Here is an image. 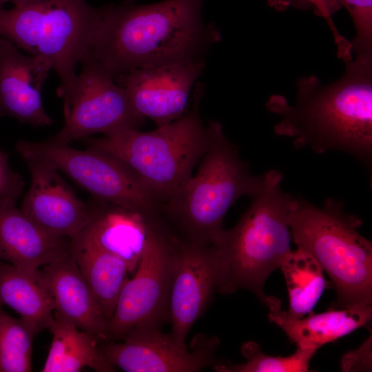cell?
Segmentation results:
<instances>
[{
  "label": "cell",
  "mask_w": 372,
  "mask_h": 372,
  "mask_svg": "<svg viewBox=\"0 0 372 372\" xmlns=\"http://www.w3.org/2000/svg\"><path fill=\"white\" fill-rule=\"evenodd\" d=\"M204 0H131L100 8L90 52L115 77L147 67L203 62L220 35L202 19Z\"/></svg>",
  "instance_id": "1"
},
{
  "label": "cell",
  "mask_w": 372,
  "mask_h": 372,
  "mask_svg": "<svg viewBox=\"0 0 372 372\" xmlns=\"http://www.w3.org/2000/svg\"><path fill=\"white\" fill-rule=\"evenodd\" d=\"M344 74L322 85L315 75L299 79L296 102L272 95L267 108L279 116L275 132L322 154L349 153L369 166L372 156V59L345 61Z\"/></svg>",
  "instance_id": "2"
},
{
  "label": "cell",
  "mask_w": 372,
  "mask_h": 372,
  "mask_svg": "<svg viewBox=\"0 0 372 372\" xmlns=\"http://www.w3.org/2000/svg\"><path fill=\"white\" fill-rule=\"evenodd\" d=\"M282 178L280 171L270 169L267 185L250 197L236 225L211 246L218 292L245 289L265 304V281L292 251L289 216L295 197L282 189Z\"/></svg>",
  "instance_id": "3"
},
{
  "label": "cell",
  "mask_w": 372,
  "mask_h": 372,
  "mask_svg": "<svg viewBox=\"0 0 372 372\" xmlns=\"http://www.w3.org/2000/svg\"><path fill=\"white\" fill-rule=\"evenodd\" d=\"M209 125L211 143L198 172L159 210L178 228L182 238L205 246L220 241L230 207L240 198L260 192L269 177V170L253 175L221 124L211 121Z\"/></svg>",
  "instance_id": "4"
},
{
  "label": "cell",
  "mask_w": 372,
  "mask_h": 372,
  "mask_svg": "<svg viewBox=\"0 0 372 372\" xmlns=\"http://www.w3.org/2000/svg\"><path fill=\"white\" fill-rule=\"evenodd\" d=\"M200 92L192 108L172 123L143 132L125 130L88 138V147L103 151L125 164L138 177L161 207L192 176L207 150L211 127L199 114Z\"/></svg>",
  "instance_id": "5"
},
{
  "label": "cell",
  "mask_w": 372,
  "mask_h": 372,
  "mask_svg": "<svg viewBox=\"0 0 372 372\" xmlns=\"http://www.w3.org/2000/svg\"><path fill=\"white\" fill-rule=\"evenodd\" d=\"M362 223L340 201L329 198L318 207L294 198L289 216L292 240L331 278L335 308L372 302V243L358 231Z\"/></svg>",
  "instance_id": "6"
},
{
  "label": "cell",
  "mask_w": 372,
  "mask_h": 372,
  "mask_svg": "<svg viewBox=\"0 0 372 372\" xmlns=\"http://www.w3.org/2000/svg\"><path fill=\"white\" fill-rule=\"evenodd\" d=\"M100 8L85 0H29L0 8V37L31 55L43 58L60 79L57 90L66 103L76 82V68L89 45Z\"/></svg>",
  "instance_id": "7"
},
{
  "label": "cell",
  "mask_w": 372,
  "mask_h": 372,
  "mask_svg": "<svg viewBox=\"0 0 372 372\" xmlns=\"http://www.w3.org/2000/svg\"><path fill=\"white\" fill-rule=\"evenodd\" d=\"M156 216L147 215L146 236L136 271L120 292L108 324V341L121 340L136 327L158 328L169 318L176 238L158 223Z\"/></svg>",
  "instance_id": "8"
},
{
  "label": "cell",
  "mask_w": 372,
  "mask_h": 372,
  "mask_svg": "<svg viewBox=\"0 0 372 372\" xmlns=\"http://www.w3.org/2000/svg\"><path fill=\"white\" fill-rule=\"evenodd\" d=\"M17 152L24 158L45 161L65 174L98 201L144 214H155L159 205L138 177L122 161L103 151L74 149L50 138L43 142L20 140Z\"/></svg>",
  "instance_id": "9"
},
{
  "label": "cell",
  "mask_w": 372,
  "mask_h": 372,
  "mask_svg": "<svg viewBox=\"0 0 372 372\" xmlns=\"http://www.w3.org/2000/svg\"><path fill=\"white\" fill-rule=\"evenodd\" d=\"M70 99L63 103L65 124L51 139L68 144L94 134L104 136L129 129L139 130L144 118L132 107L123 89L89 51L79 62Z\"/></svg>",
  "instance_id": "10"
},
{
  "label": "cell",
  "mask_w": 372,
  "mask_h": 372,
  "mask_svg": "<svg viewBox=\"0 0 372 372\" xmlns=\"http://www.w3.org/2000/svg\"><path fill=\"white\" fill-rule=\"evenodd\" d=\"M121 340L101 342L99 348L115 369L126 372H197L217 364L219 341L216 337L199 334L188 348L157 327H139Z\"/></svg>",
  "instance_id": "11"
},
{
  "label": "cell",
  "mask_w": 372,
  "mask_h": 372,
  "mask_svg": "<svg viewBox=\"0 0 372 372\" xmlns=\"http://www.w3.org/2000/svg\"><path fill=\"white\" fill-rule=\"evenodd\" d=\"M203 62H183L136 69L114 78L134 110L156 127L183 116Z\"/></svg>",
  "instance_id": "12"
},
{
  "label": "cell",
  "mask_w": 372,
  "mask_h": 372,
  "mask_svg": "<svg viewBox=\"0 0 372 372\" xmlns=\"http://www.w3.org/2000/svg\"><path fill=\"white\" fill-rule=\"evenodd\" d=\"M217 273L211 246L176 238L169 301L172 339L187 346V334L216 291Z\"/></svg>",
  "instance_id": "13"
},
{
  "label": "cell",
  "mask_w": 372,
  "mask_h": 372,
  "mask_svg": "<svg viewBox=\"0 0 372 372\" xmlns=\"http://www.w3.org/2000/svg\"><path fill=\"white\" fill-rule=\"evenodd\" d=\"M23 159L30 185L21 209L53 234L70 240L77 236L92 220L93 209L78 198L55 167L34 158Z\"/></svg>",
  "instance_id": "14"
},
{
  "label": "cell",
  "mask_w": 372,
  "mask_h": 372,
  "mask_svg": "<svg viewBox=\"0 0 372 372\" xmlns=\"http://www.w3.org/2000/svg\"><path fill=\"white\" fill-rule=\"evenodd\" d=\"M19 49L0 37V117L34 127L50 125L41 88L51 67L41 56L25 55Z\"/></svg>",
  "instance_id": "15"
},
{
  "label": "cell",
  "mask_w": 372,
  "mask_h": 372,
  "mask_svg": "<svg viewBox=\"0 0 372 372\" xmlns=\"http://www.w3.org/2000/svg\"><path fill=\"white\" fill-rule=\"evenodd\" d=\"M49 291L54 313L101 342L109 340L108 322L90 285L70 253L39 269Z\"/></svg>",
  "instance_id": "16"
},
{
  "label": "cell",
  "mask_w": 372,
  "mask_h": 372,
  "mask_svg": "<svg viewBox=\"0 0 372 372\" xmlns=\"http://www.w3.org/2000/svg\"><path fill=\"white\" fill-rule=\"evenodd\" d=\"M70 253V239L47 231L15 202H0V259L37 273Z\"/></svg>",
  "instance_id": "17"
},
{
  "label": "cell",
  "mask_w": 372,
  "mask_h": 372,
  "mask_svg": "<svg viewBox=\"0 0 372 372\" xmlns=\"http://www.w3.org/2000/svg\"><path fill=\"white\" fill-rule=\"evenodd\" d=\"M265 305L271 322L279 327L298 348L318 350L355 330L365 327L372 318L371 304H357L345 308L308 314L295 318L281 308L279 299L268 296Z\"/></svg>",
  "instance_id": "18"
},
{
  "label": "cell",
  "mask_w": 372,
  "mask_h": 372,
  "mask_svg": "<svg viewBox=\"0 0 372 372\" xmlns=\"http://www.w3.org/2000/svg\"><path fill=\"white\" fill-rule=\"evenodd\" d=\"M99 203L93 208L92 220L78 236L122 258L131 272L137 267L143 249L148 214Z\"/></svg>",
  "instance_id": "19"
},
{
  "label": "cell",
  "mask_w": 372,
  "mask_h": 372,
  "mask_svg": "<svg viewBox=\"0 0 372 372\" xmlns=\"http://www.w3.org/2000/svg\"><path fill=\"white\" fill-rule=\"evenodd\" d=\"M39 271L0 263V304L17 311L36 334L49 329L54 320V302Z\"/></svg>",
  "instance_id": "20"
},
{
  "label": "cell",
  "mask_w": 372,
  "mask_h": 372,
  "mask_svg": "<svg viewBox=\"0 0 372 372\" xmlns=\"http://www.w3.org/2000/svg\"><path fill=\"white\" fill-rule=\"evenodd\" d=\"M70 254L92 289L107 321L112 319L130 268L122 258L76 236Z\"/></svg>",
  "instance_id": "21"
},
{
  "label": "cell",
  "mask_w": 372,
  "mask_h": 372,
  "mask_svg": "<svg viewBox=\"0 0 372 372\" xmlns=\"http://www.w3.org/2000/svg\"><path fill=\"white\" fill-rule=\"evenodd\" d=\"M49 328L52 334L43 372H79L89 367L98 372H112L115 368L99 348L100 342L54 313Z\"/></svg>",
  "instance_id": "22"
},
{
  "label": "cell",
  "mask_w": 372,
  "mask_h": 372,
  "mask_svg": "<svg viewBox=\"0 0 372 372\" xmlns=\"http://www.w3.org/2000/svg\"><path fill=\"white\" fill-rule=\"evenodd\" d=\"M280 268L289 293L287 313L301 318L313 312L327 287L319 263L309 254L297 249L285 258Z\"/></svg>",
  "instance_id": "23"
},
{
  "label": "cell",
  "mask_w": 372,
  "mask_h": 372,
  "mask_svg": "<svg viewBox=\"0 0 372 372\" xmlns=\"http://www.w3.org/2000/svg\"><path fill=\"white\" fill-rule=\"evenodd\" d=\"M34 330L8 315L0 304V372L32 371Z\"/></svg>",
  "instance_id": "24"
},
{
  "label": "cell",
  "mask_w": 372,
  "mask_h": 372,
  "mask_svg": "<svg viewBox=\"0 0 372 372\" xmlns=\"http://www.w3.org/2000/svg\"><path fill=\"white\" fill-rule=\"evenodd\" d=\"M241 352L246 358L243 363L216 364L213 369L218 372H306L316 350L297 348L288 356H273L261 351L258 344L249 341L244 343Z\"/></svg>",
  "instance_id": "25"
},
{
  "label": "cell",
  "mask_w": 372,
  "mask_h": 372,
  "mask_svg": "<svg viewBox=\"0 0 372 372\" xmlns=\"http://www.w3.org/2000/svg\"><path fill=\"white\" fill-rule=\"evenodd\" d=\"M335 12L342 6L349 13L355 29L351 43L355 58H372V0H329Z\"/></svg>",
  "instance_id": "26"
},
{
  "label": "cell",
  "mask_w": 372,
  "mask_h": 372,
  "mask_svg": "<svg viewBox=\"0 0 372 372\" xmlns=\"http://www.w3.org/2000/svg\"><path fill=\"white\" fill-rule=\"evenodd\" d=\"M294 1H302L313 6L316 12L325 18L333 33L334 41L338 47V55L347 54L351 50V42L341 36L335 27L331 15L334 13L329 0H268L269 5L277 10H282Z\"/></svg>",
  "instance_id": "27"
},
{
  "label": "cell",
  "mask_w": 372,
  "mask_h": 372,
  "mask_svg": "<svg viewBox=\"0 0 372 372\" xmlns=\"http://www.w3.org/2000/svg\"><path fill=\"white\" fill-rule=\"evenodd\" d=\"M23 187L21 177L11 169L7 154L0 150V202H16L22 193Z\"/></svg>",
  "instance_id": "28"
},
{
  "label": "cell",
  "mask_w": 372,
  "mask_h": 372,
  "mask_svg": "<svg viewBox=\"0 0 372 372\" xmlns=\"http://www.w3.org/2000/svg\"><path fill=\"white\" fill-rule=\"evenodd\" d=\"M29 0H0V8L1 7L7 2H12L14 4V6L19 7L24 5Z\"/></svg>",
  "instance_id": "29"
}]
</instances>
